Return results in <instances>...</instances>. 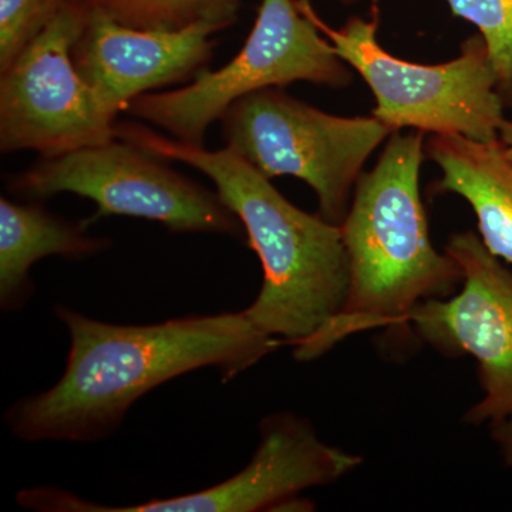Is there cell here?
Instances as JSON below:
<instances>
[{
    "label": "cell",
    "instance_id": "6da1fadb",
    "mask_svg": "<svg viewBox=\"0 0 512 512\" xmlns=\"http://www.w3.org/2000/svg\"><path fill=\"white\" fill-rule=\"evenodd\" d=\"M55 313L70 336L63 376L5 414L13 436L30 443L106 439L131 406L160 384L205 367H214L229 382L284 345L244 312L190 315L154 325L101 322L64 305Z\"/></svg>",
    "mask_w": 512,
    "mask_h": 512
},
{
    "label": "cell",
    "instance_id": "7a4b0ae2",
    "mask_svg": "<svg viewBox=\"0 0 512 512\" xmlns=\"http://www.w3.org/2000/svg\"><path fill=\"white\" fill-rule=\"evenodd\" d=\"M119 140L163 158L191 165L215 184L237 215L264 269L261 291L245 316L262 332L305 352L342 312L348 298L349 262L340 225L286 200L271 178L228 146L210 151L124 121Z\"/></svg>",
    "mask_w": 512,
    "mask_h": 512
},
{
    "label": "cell",
    "instance_id": "3957f363",
    "mask_svg": "<svg viewBox=\"0 0 512 512\" xmlns=\"http://www.w3.org/2000/svg\"><path fill=\"white\" fill-rule=\"evenodd\" d=\"M424 134L394 131L375 167L360 175L340 225L349 262L348 298L296 360L319 359L367 330L410 332V315L420 303L447 298L463 282L460 264L431 242L420 194Z\"/></svg>",
    "mask_w": 512,
    "mask_h": 512
},
{
    "label": "cell",
    "instance_id": "277c9868",
    "mask_svg": "<svg viewBox=\"0 0 512 512\" xmlns=\"http://www.w3.org/2000/svg\"><path fill=\"white\" fill-rule=\"evenodd\" d=\"M296 5L329 40L336 55L356 70L376 99L372 116L402 131L498 140L504 103L483 36H470L456 59L420 64L390 55L377 39L379 18L349 19L340 29L325 22L309 0Z\"/></svg>",
    "mask_w": 512,
    "mask_h": 512
},
{
    "label": "cell",
    "instance_id": "5b68a950",
    "mask_svg": "<svg viewBox=\"0 0 512 512\" xmlns=\"http://www.w3.org/2000/svg\"><path fill=\"white\" fill-rule=\"evenodd\" d=\"M227 146L265 177L305 181L319 214L342 225L370 156L394 131L375 116L342 117L289 96L282 87L235 101L222 116Z\"/></svg>",
    "mask_w": 512,
    "mask_h": 512
},
{
    "label": "cell",
    "instance_id": "8992f818",
    "mask_svg": "<svg viewBox=\"0 0 512 512\" xmlns=\"http://www.w3.org/2000/svg\"><path fill=\"white\" fill-rule=\"evenodd\" d=\"M296 82L345 89L353 73L296 0H262L247 42L231 62L215 72L202 70L180 89L141 94L126 111L183 143L204 146L208 127L235 101Z\"/></svg>",
    "mask_w": 512,
    "mask_h": 512
},
{
    "label": "cell",
    "instance_id": "52a82bcc",
    "mask_svg": "<svg viewBox=\"0 0 512 512\" xmlns=\"http://www.w3.org/2000/svg\"><path fill=\"white\" fill-rule=\"evenodd\" d=\"M10 190L30 200L72 192L96 202L90 222L109 215L157 221L171 232L239 237L241 221L217 192L205 190L134 144L114 138L59 156L40 157Z\"/></svg>",
    "mask_w": 512,
    "mask_h": 512
},
{
    "label": "cell",
    "instance_id": "ba28073f",
    "mask_svg": "<svg viewBox=\"0 0 512 512\" xmlns=\"http://www.w3.org/2000/svg\"><path fill=\"white\" fill-rule=\"evenodd\" d=\"M92 10L90 0H62L45 28L0 72L2 153L59 156L116 138V117L101 106L73 60Z\"/></svg>",
    "mask_w": 512,
    "mask_h": 512
},
{
    "label": "cell",
    "instance_id": "9c48e42d",
    "mask_svg": "<svg viewBox=\"0 0 512 512\" xmlns=\"http://www.w3.org/2000/svg\"><path fill=\"white\" fill-rule=\"evenodd\" d=\"M444 251L463 269L460 292L420 303L410 328L443 355L477 360L484 397L463 421L493 426L512 417V271L471 231L451 235Z\"/></svg>",
    "mask_w": 512,
    "mask_h": 512
},
{
    "label": "cell",
    "instance_id": "30bf717a",
    "mask_svg": "<svg viewBox=\"0 0 512 512\" xmlns=\"http://www.w3.org/2000/svg\"><path fill=\"white\" fill-rule=\"evenodd\" d=\"M362 463V457L320 440L305 417L276 413L264 417L259 424L258 448L248 466L207 490L126 507H107L52 488L46 505L52 512L278 511L302 491L335 483Z\"/></svg>",
    "mask_w": 512,
    "mask_h": 512
},
{
    "label": "cell",
    "instance_id": "8fae6325",
    "mask_svg": "<svg viewBox=\"0 0 512 512\" xmlns=\"http://www.w3.org/2000/svg\"><path fill=\"white\" fill-rule=\"evenodd\" d=\"M222 26L198 23L180 30L134 29L92 10L73 47V60L111 116L153 89L194 79L210 63Z\"/></svg>",
    "mask_w": 512,
    "mask_h": 512
},
{
    "label": "cell",
    "instance_id": "7c38bea8",
    "mask_svg": "<svg viewBox=\"0 0 512 512\" xmlns=\"http://www.w3.org/2000/svg\"><path fill=\"white\" fill-rule=\"evenodd\" d=\"M424 154L441 171L430 185L431 197L456 194L466 200L485 248L512 264V163L500 140L431 134Z\"/></svg>",
    "mask_w": 512,
    "mask_h": 512
},
{
    "label": "cell",
    "instance_id": "4fadbf2b",
    "mask_svg": "<svg viewBox=\"0 0 512 512\" xmlns=\"http://www.w3.org/2000/svg\"><path fill=\"white\" fill-rule=\"evenodd\" d=\"M110 247L106 238L90 237L84 225L50 214L36 204L0 198V306L3 312L22 309L33 292L30 269L47 256L82 259Z\"/></svg>",
    "mask_w": 512,
    "mask_h": 512
},
{
    "label": "cell",
    "instance_id": "5bb4252c",
    "mask_svg": "<svg viewBox=\"0 0 512 512\" xmlns=\"http://www.w3.org/2000/svg\"><path fill=\"white\" fill-rule=\"evenodd\" d=\"M94 9L134 29L180 30L198 23L227 29L237 20L239 0H90Z\"/></svg>",
    "mask_w": 512,
    "mask_h": 512
},
{
    "label": "cell",
    "instance_id": "9a60e30c",
    "mask_svg": "<svg viewBox=\"0 0 512 512\" xmlns=\"http://www.w3.org/2000/svg\"><path fill=\"white\" fill-rule=\"evenodd\" d=\"M457 18L473 23L487 45L505 109L512 110V0H446Z\"/></svg>",
    "mask_w": 512,
    "mask_h": 512
},
{
    "label": "cell",
    "instance_id": "2e32d148",
    "mask_svg": "<svg viewBox=\"0 0 512 512\" xmlns=\"http://www.w3.org/2000/svg\"><path fill=\"white\" fill-rule=\"evenodd\" d=\"M62 0H0V72L55 15Z\"/></svg>",
    "mask_w": 512,
    "mask_h": 512
},
{
    "label": "cell",
    "instance_id": "e0dca14e",
    "mask_svg": "<svg viewBox=\"0 0 512 512\" xmlns=\"http://www.w3.org/2000/svg\"><path fill=\"white\" fill-rule=\"evenodd\" d=\"M491 427V439L497 444L501 457L508 467H512V417L495 423Z\"/></svg>",
    "mask_w": 512,
    "mask_h": 512
},
{
    "label": "cell",
    "instance_id": "ac0fdd59",
    "mask_svg": "<svg viewBox=\"0 0 512 512\" xmlns=\"http://www.w3.org/2000/svg\"><path fill=\"white\" fill-rule=\"evenodd\" d=\"M498 140L503 146L505 157L512 163V121L504 119L498 130Z\"/></svg>",
    "mask_w": 512,
    "mask_h": 512
},
{
    "label": "cell",
    "instance_id": "d6986e66",
    "mask_svg": "<svg viewBox=\"0 0 512 512\" xmlns=\"http://www.w3.org/2000/svg\"><path fill=\"white\" fill-rule=\"evenodd\" d=\"M335 2L342 3V5H356V3L360 2H377V0H335Z\"/></svg>",
    "mask_w": 512,
    "mask_h": 512
}]
</instances>
